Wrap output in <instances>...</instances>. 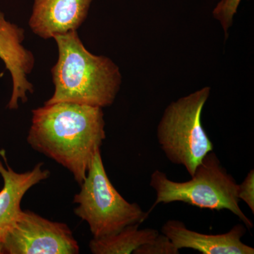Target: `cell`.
Wrapping results in <instances>:
<instances>
[{
  "label": "cell",
  "instance_id": "cell-1",
  "mask_svg": "<svg viewBox=\"0 0 254 254\" xmlns=\"http://www.w3.org/2000/svg\"><path fill=\"white\" fill-rule=\"evenodd\" d=\"M28 144L72 174L81 185L106 138L103 108L61 102L32 111Z\"/></svg>",
  "mask_w": 254,
  "mask_h": 254
},
{
  "label": "cell",
  "instance_id": "cell-2",
  "mask_svg": "<svg viewBox=\"0 0 254 254\" xmlns=\"http://www.w3.org/2000/svg\"><path fill=\"white\" fill-rule=\"evenodd\" d=\"M58 59L52 68L55 92L46 104L68 102L103 108L113 104L122 84L113 60L90 53L77 31L54 37Z\"/></svg>",
  "mask_w": 254,
  "mask_h": 254
},
{
  "label": "cell",
  "instance_id": "cell-3",
  "mask_svg": "<svg viewBox=\"0 0 254 254\" xmlns=\"http://www.w3.org/2000/svg\"><path fill=\"white\" fill-rule=\"evenodd\" d=\"M190 177V181L175 182L166 174L155 170L150 176V186L156 193V199L147 214L149 215L160 203L183 202L201 209L230 210L247 229L253 228V222L239 205V184L227 173L215 153L211 151L205 155Z\"/></svg>",
  "mask_w": 254,
  "mask_h": 254
},
{
  "label": "cell",
  "instance_id": "cell-4",
  "mask_svg": "<svg viewBox=\"0 0 254 254\" xmlns=\"http://www.w3.org/2000/svg\"><path fill=\"white\" fill-rule=\"evenodd\" d=\"M210 93V87H204L170 103L157 128L158 143L166 158L185 167L190 177L214 148L201 123Z\"/></svg>",
  "mask_w": 254,
  "mask_h": 254
},
{
  "label": "cell",
  "instance_id": "cell-5",
  "mask_svg": "<svg viewBox=\"0 0 254 254\" xmlns=\"http://www.w3.org/2000/svg\"><path fill=\"white\" fill-rule=\"evenodd\" d=\"M73 202L78 204L75 215L88 223L93 238L116 233L133 224H142L149 216L138 203L125 199L113 186L105 171L100 150L95 153Z\"/></svg>",
  "mask_w": 254,
  "mask_h": 254
},
{
  "label": "cell",
  "instance_id": "cell-6",
  "mask_svg": "<svg viewBox=\"0 0 254 254\" xmlns=\"http://www.w3.org/2000/svg\"><path fill=\"white\" fill-rule=\"evenodd\" d=\"M4 254H77V241L66 224L21 210L2 242Z\"/></svg>",
  "mask_w": 254,
  "mask_h": 254
},
{
  "label": "cell",
  "instance_id": "cell-7",
  "mask_svg": "<svg viewBox=\"0 0 254 254\" xmlns=\"http://www.w3.org/2000/svg\"><path fill=\"white\" fill-rule=\"evenodd\" d=\"M25 31L22 28L6 21L0 11V59L4 62L12 78V93L8 108L16 110L18 102L25 103L28 93H33V84L28 76L34 68V55L23 46Z\"/></svg>",
  "mask_w": 254,
  "mask_h": 254
},
{
  "label": "cell",
  "instance_id": "cell-8",
  "mask_svg": "<svg viewBox=\"0 0 254 254\" xmlns=\"http://www.w3.org/2000/svg\"><path fill=\"white\" fill-rule=\"evenodd\" d=\"M93 0H34L28 26L43 39L78 28L84 22Z\"/></svg>",
  "mask_w": 254,
  "mask_h": 254
},
{
  "label": "cell",
  "instance_id": "cell-9",
  "mask_svg": "<svg viewBox=\"0 0 254 254\" xmlns=\"http://www.w3.org/2000/svg\"><path fill=\"white\" fill-rule=\"evenodd\" d=\"M246 231L243 224H237L226 233L205 235L190 230L176 220H168L161 228L162 233L179 250L191 249L202 254H254L253 247L242 242Z\"/></svg>",
  "mask_w": 254,
  "mask_h": 254
},
{
  "label": "cell",
  "instance_id": "cell-10",
  "mask_svg": "<svg viewBox=\"0 0 254 254\" xmlns=\"http://www.w3.org/2000/svg\"><path fill=\"white\" fill-rule=\"evenodd\" d=\"M0 155L6 164L4 167L0 160V175L4 180V186L0 190V242H2L22 210L21 200L26 192L47 180L50 173L43 169V163L37 164L30 171L16 173L8 165L4 150H0Z\"/></svg>",
  "mask_w": 254,
  "mask_h": 254
},
{
  "label": "cell",
  "instance_id": "cell-11",
  "mask_svg": "<svg viewBox=\"0 0 254 254\" xmlns=\"http://www.w3.org/2000/svg\"><path fill=\"white\" fill-rule=\"evenodd\" d=\"M136 223L124 227L116 233L93 238L89 248L93 254H133L141 246L153 242L159 232L153 228L139 229Z\"/></svg>",
  "mask_w": 254,
  "mask_h": 254
},
{
  "label": "cell",
  "instance_id": "cell-12",
  "mask_svg": "<svg viewBox=\"0 0 254 254\" xmlns=\"http://www.w3.org/2000/svg\"><path fill=\"white\" fill-rule=\"evenodd\" d=\"M241 1L242 0H220L213 10L214 18L220 21L226 38L228 36V29L231 27L234 16L236 14Z\"/></svg>",
  "mask_w": 254,
  "mask_h": 254
},
{
  "label": "cell",
  "instance_id": "cell-13",
  "mask_svg": "<svg viewBox=\"0 0 254 254\" xmlns=\"http://www.w3.org/2000/svg\"><path fill=\"white\" fill-rule=\"evenodd\" d=\"M133 254H179L180 250L168 237L158 234L153 242L145 244L137 249Z\"/></svg>",
  "mask_w": 254,
  "mask_h": 254
},
{
  "label": "cell",
  "instance_id": "cell-14",
  "mask_svg": "<svg viewBox=\"0 0 254 254\" xmlns=\"http://www.w3.org/2000/svg\"><path fill=\"white\" fill-rule=\"evenodd\" d=\"M239 199L243 200L254 214V170L252 169L242 184L238 185Z\"/></svg>",
  "mask_w": 254,
  "mask_h": 254
},
{
  "label": "cell",
  "instance_id": "cell-15",
  "mask_svg": "<svg viewBox=\"0 0 254 254\" xmlns=\"http://www.w3.org/2000/svg\"><path fill=\"white\" fill-rule=\"evenodd\" d=\"M4 254V245L1 242H0V254Z\"/></svg>",
  "mask_w": 254,
  "mask_h": 254
}]
</instances>
